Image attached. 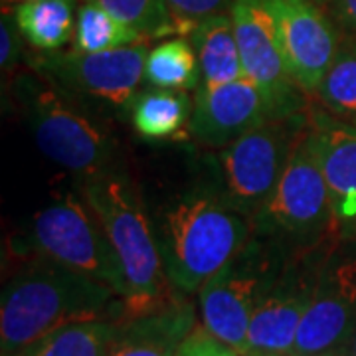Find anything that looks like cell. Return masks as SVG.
<instances>
[{
	"label": "cell",
	"instance_id": "6da1fadb",
	"mask_svg": "<svg viewBox=\"0 0 356 356\" xmlns=\"http://www.w3.org/2000/svg\"><path fill=\"white\" fill-rule=\"evenodd\" d=\"M2 289L0 355L14 356L48 332L72 323L125 318L117 293L50 257L26 252Z\"/></svg>",
	"mask_w": 356,
	"mask_h": 356
},
{
	"label": "cell",
	"instance_id": "7a4b0ae2",
	"mask_svg": "<svg viewBox=\"0 0 356 356\" xmlns=\"http://www.w3.org/2000/svg\"><path fill=\"white\" fill-rule=\"evenodd\" d=\"M154 236L172 289L188 297L250 242L254 222L218 192H192L159 212Z\"/></svg>",
	"mask_w": 356,
	"mask_h": 356
},
{
	"label": "cell",
	"instance_id": "3957f363",
	"mask_svg": "<svg viewBox=\"0 0 356 356\" xmlns=\"http://www.w3.org/2000/svg\"><path fill=\"white\" fill-rule=\"evenodd\" d=\"M79 194L99 216L119 259L125 285V318L153 313L177 299L135 182L115 168L81 178Z\"/></svg>",
	"mask_w": 356,
	"mask_h": 356
},
{
	"label": "cell",
	"instance_id": "277c9868",
	"mask_svg": "<svg viewBox=\"0 0 356 356\" xmlns=\"http://www.w3.org/2000/svg\"><path fill=\"white\" fill-rule=\"evenodd\" d=\"M13 102L30 125L40 151L81 178L119 168V147L93 105L67 93L34 70L10 77Z\"/></svg>",
	"mask_w": 356,
	"mask_h": 356
},
{
	"label": "cell",
	"instance_id": "5b68a950",
	"mask_svg": "<svg viewBox=\"0 0 356 356\" xmlns=\"http://www.w3.org/2000/svg\"><path fill=\"white\" fill-rule=\"evenodd\" d=\"M252 222L255 234L277 242L289 254L313 250L341 236L318 165L309 113L277 188Z\"/></svg>",
	"mask_w": 356,
	"mask_h": 356
},
{
	"label": "cell",
	"instance_id": "8992f818",
	"mask_svg": "<svg viewBox=\"0 0 356 356\" xmlns=\"http://www.w3.org/2000/svg\"><path fill=\"white\" fill-rule=\"evenodd\" d=\"M289 252L255 234L198 291L202 327L238 355L248 350V331L255 309L277 280Z\"/></svg>",
	"mask_w": 356,
	"mask_h": 356
},
{
	"label": "cell",
	"instance_id": "52a82bcc",
	"mask_svg": "<svg viewBox=\"0 0 356 356\" xmlns=\"http://www.w3.org/2000/svg\"><path fill=\"white\" fill-rule=\"evenodd\" d=\"M26 252L50 257L62 266L111 287L123 299V271L111 240L95 210L79 194L67 192L36 212Z\"/></svg>",
	"mask_w": 356,
	"mask_h": 356
},
{
	"label": "cell",
	"instance_id": "ba28073f",
	"mask_svg": "<svg viewBox=\"0 0 356 356\" xmlns=\"http://www.w3.org/2000/svg\"><path fill=\"white\" fill-rule=\"evenodd\" d=\"M305 113L269 119L218 151L220 196L254 220L269 202L307 123Z\"/></svg>",
	"mask_w": 356,
	"mask_h": 356
},
{
	"label": "cell",
	"instance_id": "9c48e42d",
	"mask_svg": "<svg viewBox=\"0 0 356 356\" xmlns=\"http://www.w3.org/2000/svg\"><path fill=\"white\" fill-rule=\"evenodd\" d=\"M147 56L149 48L145 44L97 54L74 48L70 51H36L26 58V64L86 103L125 111L137 95L140 81H145Z\"/></svg>",
	"mask_w": 356,
	"mask_h": 356
},
{
	"label": "cell",
	"instance_id": "30bf717a",
	"mask_svg": "<svg viewBox=\"0 0 356 356\" xmlns=\"http://www.w3.org/2000/svg\"><path fill=\"white\" fill-rule=\"evenodd\" d=\"M356 329V240L339 236L318 269L313 301L291 356H321L343 348Z\"/></svg>",
	"mask_w": 356,
	"mask_h": 356
},
{
	"label": "cell",
	"instance_id": "8fae6325",
	"mask_svg": "<svg viewBox=\"0 0 356 356\" xmlns=\"http://www.w3.org/2000/svg\"><path fill=\"white\" fill-rule=\"evenodd\" d=\"M334 240L289 255L252 317L248 331L250 353L291 356L299 327L313 301L318 269Z\"/></svg>",
	"mask_w": 356,
	"mask_h": 356
},
{
	"label": "cell",
	"instance_id": "7c38bea8",
	"mask_svg": "<svg viewBox=\"0 0 356 356\" xmlns=\"http://www.w3.org/2000/svg\"><path fill=\"white\" fill-rule=\"evenodd\" d=\"M240 48L243 74L266 91L275 119L295 117L309 109V95L297 86L261 0H234L229 6Z\"/></svg>",
	"mask_w": 356,
	"mask_h": 356
},
{
	"label": "cell",
	"instance_id": "4fadbf2b",
	"mask_svg": "<svg viewBox=\"0 0 356 356\" xmlns=\"http://www.w3.org/2000/svg\"><path fill=\"white\" fill-rule=\"evenodd\" d=\"M261 2L275 28V36L293 79L307 95L313 97L341 48L343 36L339 28L327 10L311 0Z\"/></svg>",
	"mask_w": 356,
	"mask_h": 356
},
{
	"label": "cell",
	"instance_id": "5bb4252c",
	"mask_svg": "<svg viewBox=\"0 0 356 356\" xmlns=\"http://www.w3.org/2000/svg\"><path fill=\"white\" fill-rule=\"evenodd\" d=\"M275 119L266 91L250 77L200 86L194 95L188 139L206 151H220L252 129Z\"/></svg>",
	"mask_w": 356,
	"mask_h": 356
},
{
	"label": "cell",
	"instance_id": "9a60e30c",
	"mask_svg": "<svg viewBox=\"0 0 356 356\" xmlns=\"http://www.w3.org/2000/svg\"><path fill=\"white\" fill-rule=\"evenodd\" d=\"M309 127L327 180L332 214L343 234L356 220V125L344 123L311 103Z\"/></svg>",
	"mask_w": 356,
	"mask_h": 356
},
{
	"label": "cell",
	"instance_id": "2e32d148",
	"mask_svg": "<svg viewBox=\"0 0 356 356\" xmlns=\"http://www.w3.org/2000/svg\"><path fill=\"white\" fill-rule=\"evenodd\" d=\"M194 327L196 311L188 297L178 295L153 313L123 318L121 332L107 356H177Z\"/></svg>",
	"mask_w": 356,
	"mask_h": 356
},
{
	"label": "cell",
	"instance_id": "e0dca14e",
	"mask_svg": "<svg viewBox=\"0 0 356 356\" xmlns=\"http://www.w3.org/2000/svg\"><path fill=\"white\" fill-rule=\"evenodd\" d=\"M192 107L194 99H191L186 91L153 88L133 97L129 105V117L133 131L140 139H188Z\"/></svg>",
	"mask_w": 356,
	"mask_h": 356
},
{
	"label": "cell",
	"instance_id": "ac0fdd59",
	"mask_svg": "<svg viewBox=\"0 0 356 356\" xmlns=\"http://www.w3.org/2000/svg\"><path fill=\"white\" fill-rule=\"evenodd\" d=\"M188 38L198 58L204 86H220L245 77L229 14L206 18L192 30Z\"/></svg>",
	"mask_w": 356,
	"mask_h": 356
},
{
	"label": "cell",
	"instance_id": "d6986e66",
	"mask_svg": "<svg viewBox=\"0 0 356 356\" xmlns=\"http://www.w3.org/2000/svg\"><path fill=\"white\" fill-rule=\"evenodd\" d=\"M13 13L22 38L36 51H58L76 40V0H26Z\"/></svg>",
	"mask_w": 356,
	"mask_h": 356
},
{
	"label": "cell",
	"instance_id": "ffe728a7",
	"mask_svg": "<svg viewBox=\"0 0 356 356\" xmlns=\"http://www.w3.org/2000/svg\"><path fill=\"white\" fill-rule=\"evenodd\" d=\"M123 318L72 323L48 332L14 356H107L121 332Z\"/></svg>",
	"mask_w": 356,
	"mask_h": 356
},
{
	"label": "cell",
	"instance_id": "44dd1931",
	"mask_svg": "<svg viewBox=\"0 0 356 356\" xmlns=\"http://www.w3.org/2000/svg\"><path fill=\"white\" fill-rule=\"evenodd\" d=\"M145 81L154 89L192 91L202 86L196 51L182 36L166 40L149 50L145 62Z\"/></svg>",
	"mask_w": 356,
	"mask_h": 356
},
{
	"label": "cell",
	"instance_id": "7402d4cb",
	"mask_svg": "<svg viewBox=\"0 0 356 356\" xmlns=\"http://www.w3.org/2000/svg\"><path fill=\"white\" fill-rule=\"evenodd\" d=\"M313 99L332 117L356 125V38H343Z\"/></svg>",
	"mask_w": 356,
	"mask_h": 356
},
{
	"label": "cell",
	"instance_id": "603a6c76",
	"mask_svg": "<svg viewBox=\"0 0 356 356\" xmlns=\"http://www.w3.org/2000/svg\"><path fill=\"white\" fill-rule=\"evenodd\" d=\"M76 50L86 54L119 50L145 44V36L131 28L97 2L86 0L79 6L76 22Z\"/></svg>",
	"mask_w": 356,
	"mask_h": 356
},
{
	"label": "cell",
	"instance_id": "cb8c5ba5",
	"mask_svg": "<svg viewBox=\"0 0 356 356\" xmlns=\"http://www.w3.org/2000/svg\"><path fill=\"white\" fill-rule=\"evenodd\" d=\"M113 14L121 22L135 28L145 40L175 36L177 30L170 20L165 0H91Z\"/></svg>",
	"mask_w": 356,
	"mask_h": 356
},
{
	"label": "cell",
	"instance_id": "d4e9b609",
	"mask_svg": "<svg viewBox=\"0 0 356 356\" xmlns=\"http://www.w3.org/2000/svg\"><path fill=\"white\" fill-rule=\"evenodd\" d=\"M165 2L177 34L184 38L206 18L224 14L234 0H165Z\"/></svg>",
	"mask_w": 356,
	"mask_h": 356
},
{
	"label": "cell",
	"instance_id": "484cf974",
	"mask_svg": "<svg viewBox=\"0 0 356 356\" xmlns=\"http://www.w3.org/2000/svg\"><path fill=\"white\" fill-rule=\"evenodd\" d=\"M22 34L18 30L16 18L10 6L2 8L0 18V65L2 74L13 77L16 74V65L20 64L24 51H22Z\"/></svg>",
	"mask_w": 356,
	"mask_h": 356
},
{
	"label": "cell",
	"instance_id": "4316f807",
	"mask_svg": "<svg viewBox=\"0 0 356 356\" xmlns=\"http://www.w3.org/2000/svg\"><path fill=\"white\" fill-rule=\"evenodd\" d=\"M177 356H240L232 346L218 341L214 334L204 329L202 325L194 327V331L180 344Z\"/></svg>",
	"mask_w": 356,
	"mask_h": 356
},
{
	"label": "cell",
	"instance_id": "83f0119b",
	"mask_svg": "<svg viewBox=\"0 0 356 356\" xmlns=\"http://www.w3.org/2000/svg\"><path fill=\"white\" fill-rule=\"evenodd\" d=\"M325 8L343 38H356V0H332Z\"/></svg>",
	"mask_w": 356,
	"mask_h": 356
},
{
	"label": "cell",
	"instance_id": "f1b7e54d",
	"mask_svg": "<svg viewBox=\"0 0 356 356\" xmlns=\"http://www.w3.org/2000/svg\"><path fill=\"white\" fill-rule=\"evenodd\" d=\"M343 350L348 356H356V329H355V332L350 334V339H348V341L344 343Z\"/></svg>",
	"mask_w": 356,
	"mask_h": 356
},
{
	"label": "cell",
	"instance_id": "f546056e",
	"mask_svg": "<svg viewBox=\"0 0 356 356\" xmlns=\"http://www.w3.org/2000/svg\"><path fill=\"white\" fill-rule=\"evenodd\" d=\"M341 236H344V238H353V240H356V220L348 226L346 229H343V234Z\"/></svg>",
	"mask_w": 356,
	"mask_h": 356
},
{
	"label": "cell",
	"instance_id": "4dcf8cb0",
	"mask_svg": "<svg viewBox=\"0 0 356 356\" xmlns=\"http://www.w3.org/2000/svg\"><path fill=\"white\" fill-rule=\"evenodd\" d=\"M321 356H348L346 353H344L343 348H337V350H331V353H325V355Z\"/></svg>",
	"mask_w": 356,
	"mask_h": 356
},
{
	"label": "cell",
	"instance_id": "1f68e13d",
	"mask_svg": "<svg viewBox=\"0 0 356 356\" xmlns=\"http://www.w3.org/2000/svg\"><path fill=\"white\" fill-rule=\"evenodd\" d=\"M20 2H26V0H2L4 6H13V4H20Z\"/></svg>",
	"mask_w": 356,
	"mask_h": 356
},
{
	"label": "cell",
	"instance_id": "d6a6232c",
	"mask_svg": "<svg viewBox=\"0 0 356 356\" xmlns=\"http://www.w3.org/2000/svg\"><path fill=\"white\" fill-rule=\"evenodd\" d=\"M311 2H315V4H318V6H329L332 0H311Z\"/></svg>",
	"mask_w": 356,
	"mask_h": 356
},
{
	"label": "cell",
	"instance_id": "836d02e7",
	"mask_svg": "<svg viewBox=\"0 0 356 356\" xmlns=\"http://www.w3.org/2000/svg\"><path fill=\"white\" fill-rule=\"evenodd\" d=\"M240 356H280V355H261V353H250V350H248V353H243V355Z\"/></svg>",
	"mask_w": 356,
	"mask_h": 356
}]
</instances>
